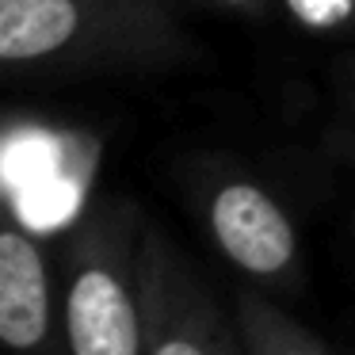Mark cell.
I'll use <instances>...</instances> for the list:
<instances>
[{"label": "cell", "mask_w": 355, "mask_h": 355, "mask_svg": "<svg viewBox=\"0 0 355 355\" xmlns=\"http://www.w3.org/2000/svg\"><path fill=\"white\" fill-rule=\"evenodd\" d=\"M0 62L16 80L187 73L207 46L168 0H0Z\"/></svg>", "instance_id": "obj_1"}, {"label": "cell", "mask_w": 355, "mask_h": 355, "mask_svg": "<svg viewBox=\"0 0 355 355\" xmlns=\"http://www.w3.org/2000/svg\"><path fill=\"white\" fill-rule=\"evenodd\" d=\"M141 230L130 199H96L62 248V324L69 355H146Z\"/></svg>", "instance_id": "obj_2"}, {"label": "cell", "mask_w": 355, "mask_h": 355, "mask_svg": "<svg viewBox=\"0 0 355 355\" xmlns=\"http://www.w3.org/2000/svg\"><path fill=\"white\" fill-rule=\"evenodd\" d=\"M184 191L210 248L241 283L268 294L302 286V237L291 210L268 184L218 153H195L184 164Z\"/></svg>", "instance_id": "obj_3"}, {"label": "cell", "mask_w": 355, "mask_h": 355, "mask_svg": "<svg viewBox=\"0 0 355 355\" xmlns=\"http://www.w3.org/2000/svg\"><path fill=\"white\" fill-rule=\"evenodd\" d=\"M141 306L146 355H248L237 317L153 218L141 230Z\"/></svg>", "instance_id": "obj_4"}, {"label": "cell", "mask_w": 355, "mask_h": 355, "mask_svg": "<svg viewBox=\"0 0 355 355\" xmlns=\"http://www.w3.org/2000/svg\"><path fill=\"white\" fill-rule=\"evenodd\" d=\"M0 344L12 355H69L62 324V291L54 286L46 248L16 210L0 230Z\"/></svg>", "instance_id": "obj_5"}, {"label": "cell", "mask_w": 355, "mask_h": 355, "mask_svg": "<svg viewBox=\"0 0 355 355\" xmlns=\"http://www.w3.org/2000/svg\"><path fill=\"white\" fill-rule=\"evenodd\" d=\"M233 317L241 324L248 355H332V347L309 324L291 317L275 294L241 283L233 291Z\"/></svg>", "instance_id": "obj_6"}, {"label": "cell", "mask_w": 355, "mask_h": 355, "mask_svg": "<svg viewBox=\"0 0 355 355\" xmlns=\"http://www.w3.org/2000/svg\"><path fill=\"white\" fill-rule=\"evenodd\" d=\"M279 24L309 39H355V0H279Z\"/></svg>", "instance_id": "obj_7"}, {"label": "cell", "mask_w": 355, "mask_h": 355, "mask_svg": "<svg viewBox=\"0 0 355 355\" xmlns=\"http://www.w3.org/2000/svg\"><path fill=\"white\" fill-rule=\"evenodd\" d=\"M172 8L207 12V16H225L241 24H279V0H168Z\"/></svg>", "instance_id": "obj_8"}, {"label": "cell", "mask_w": 355, "mask_h": 355, "mask_svg": "<svg viewBox=\"0 0 355 355\" xmlns=\"http://www.w3.org/2000/svg\"><path fill=\"white\" fill-rule=\"evenodd\" d=\"M336 115L340 134L355 146V54L340 62V92H336Z\"/></svg>", "instance_id": "obj_9"}, {"label": "cell", "mask_w": 355, "mask_h": 355, "mask_svg": "<svg viewBox=\"0 0 355 355\" xmlns=\"http://www.w3.org/2000/svg\"><path fill=\"white\" fill-rule=\"evenodd\" d=\"M352 241H355V222H352Z\"/></svg>", "instance_id": "obj_10"}]
</instances>
